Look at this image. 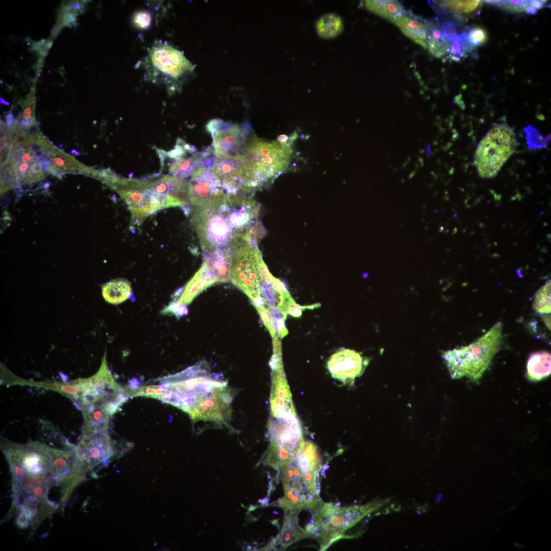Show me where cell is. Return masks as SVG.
<instances>
[{
  "mask_svg": "<svg viewBox=\"0 0 551 551\" xmlns=\"http://www.w3.org/2000/svg\"><path fill=\"white\" fill-rule=\"evenodd\" d=\"M260 210V203L243 193H225L215 202L191 209V224L203 252L230 247L254 232Z\"/></svg>",
  "mask_w": 551,
  "mask_h": 551,
  "instance_id": "6da1fadb",
  "label": "cell"
},
{
  "mask_svg": "<svg viewBox=\"0 0 551 551\" xmlns=\"http://www.w3.org/2000/svg\"><path fill=\"white\" fill-rule=\"evenodd\" d=\"M196 368L166 378L155 385L154 398L181 409L194 420L222 419L231 402L227 385Z\"/></svg>",
  "mask_w": 551,
  "mask_h": 551,
  "instance_id": "7a4b0ae2",
  "label": "cell"
},
{
  "mask_svg": "<svg viewBox=\"0 0 551 551\" xmlns=\"http://www.w3.org/2000/svg\"><path fill=\"white\" fill-rule=\"evenodd\" d=\"M21 460L13 463L14 485L18 503L25 510L27 507L49 505V490L56 487L68 496L69 492L80 480V470L69 466L64 458H57L52 461L39 454L30 452L24 454Z\"/></svg>",
  "mask_w": 551,
  "mask_h": 551,
  "instance_id": "3957f363",
  "label": "cell"
},
{
  "mask_svg": "<svg viewBox=\"0 0 551 551\" xmlns=\"http://www.w3.org/2000/svg\"><path fill=\"white\" fill-rule=\"evenodd\" d=\"M295 459L281 469L285 495L279 506L286 511L306 509L314 512L322 505L317 487V475L321 464L314 445L302 446Z\"/></svg>",
  "mask_w": 551,
  "mask_h": 551,
  "instance_id": "277c9868",
  "label": "cell"
},
{
  "mask_svg": "<svg viewBox=\"0 0 551 551\" xmlns=\"http://www.w3.org/2000/svg\"><path fill=\"white\" fill-rule=\"evenodd\" d=\"M281 137L273 141L255 135L248 137L242 154L244 193H253L272 182L287 169L292 152L291 145L288 137Z\"/></svg>",
  "mask_w": 551,
  "mask_h": 551,
  "instance_id": "5b68a950",
  "label": "cell"
},
{
  "mask_svg": "<svg viewBox=\"0 0 551 551\" xmlns=\"http://www.w3.org/2000/svg\"><path fill=\"white\" fill-rule=\"evenodd\" d=\"M230 248V280L256 307L260 303L263 287L273 277L263 262L254 232L239 239Z\"/></svg>",
  "mask_w": 551,
  "mask_h": 551,
  "instance_id": "8992f818",
  "label": "cell"
},
{
  "mask_svg": "<svg viewBox=\"0 0 551 551\" xmlns=\"http://www.w3.org/2000/svg\"><path fill=\"white\" fill-rule=\"evenodd\" d=\"M502 329L498 322L469 345L444 352L442 358L452 378L479 380L500 348Z\"/></svg>",
  "mask_w": 551,
  "mask_h": 551,
  "instance_id": "52a82bcc",
  "label": "cell"
},
{
  "mask_svg": "<svg viewBox=\"0 0 551 551\" xmlns=\"http://www.w3.org/2000/svg\"><path fill=\"white\" fill-rule=\"evenodd\" d=\"M389 500H375L365 505L347 507L323 504L313 512L312 521L307 526V530L317 538L320 550H324L336 541L344 538L347 530Z\"/></svg>",
  "mask_w": 551,
  "mask_h": 551,
  "instance_id": "ba28073f",
  "label": "cell"
},
{
  "mask_svg": "<svg viewBox=\"0 0 551 551\" xmlns=\"http://www.w3.org/2000/svg\"><path fill=\"white\" fill-rule=\"evenodd\" d=\"M518 144L514 129L506 123L494 125L478 144L474 163L479 176L491 178L515 152Z\"/></svg>",
  "mask_w": 551,
  "mask_h": 551,
  "instance_id": "9c48e42d",
  "label": "cell"
},
{
  "mask_svg": "<svg viewBox=\"0 0 551 551\" xmlns=\"http://www.w3.org/2000/svg\"><path fill=\"white\" fill-rule=\"evenodd\" d=\"M145 64L149 79L165 85L169 93L181 90L194 68L182 52L163 43L152 47Z\"/></svg>",
  "mask_w": 551,
  "mask_h": 551,
  "instance_id": "30bf717a",
  "label": "cell"
},
{
  "mask_svg": "<svg viewBox=\"0 0 551 551\" xmlns=\"http://www.w3.org/2000/svg\"><path fill=\"white\" fill-rule=\"evenodd\" d=\"M204 254L203 264L186 287L184 297L190 299L215 283L230 280V248L216 249Z\"/></svg>",
  "mask_w": 551,
  "mask_h": 551,
  "instance_id": "8fae6325",
  "label": "cell"
},
{
  "mask_svg": "<svg viewBox=\"0 0 551 551\" xmlns=\"http://www.w3.org/2000/svg\"><path fill=\"white\" fill-rule=\"evenodd\" d=\"M240 126L225 122L219 119L210 120L207 130L213 138L215 156H235L242 155L248 137V125Z\"/></svg>",
  "mask_w": 551,
  "mask_h": 551,
  "instance_id": "7c38bea8",
  "label": "cell"
},
{
  "mask_svg": "<svg viewBox=\"0 0 551 551\" xmlns=\"http://www.w3.org/2000/svg\"><path fill=\"white\" fill-rule=\"evenodd\" d=\"M222 182L211 166H204L195 171L188 181L187 214L192 208L201 207L222 197L225 194Z\"/></svg>",
  "mask_w": 551,
  "mask_h": 551,
  "instance_id": "4fadbf2b",
  "label": "cell"
},
{
  "mask_svg": "<svg viewBox=\"0 0 551 551\" xmlns=\"http://www.w3.org/2000/svg\"><path fill=\"white\" fill-rule=\"evenodd\" d=\"M213 171L222 182L227 194L244 193V163L242 155L216 157Z\"/></svg>",
  "mask_w": 551,
  "mask_h": 551,
  "instance_id": "5bb4252c",
  "label": "cell"
},
{
  "mask_svg": "<svg viewBox=\"0 0 551 551\" xmlns=\"http://www.w3.org/2000/svg\"><path fill=\"white\" fill-rule=\"evenodd\" d=\"M367 364V360L359 353L342 348L330 357L327 368L332 377L344 381L360 376Z\"/></svg>",
  "mask_w": 551,
  "mask_h": 551,
  "instance_id": "9a60e30c",
  "label": "cell"
},
{
  "mask_svg": "<svg viewBox=\"0 0 551 551\" xmlns=\"http://www.w3.org/2000/svg\"><path fill=\"white\" fill-rule=\"evenodd\" d=\"M45 145L41 151L42 155L49 161L48 171L51 173L59 174L65 172H79L97 178L99 171L85 166L55 147L49 142Z\"/></svg>",
  "mask_w": 551,
  "mask_h": 551,
  "instance_id": "2e32d148",
  "label": "cell"
},
{
  "mask_svg": "<svg viewBox=\"0 0 551 551\" xmlns=\"http://www.w3.org/2000/svg\"><path fill=\"white\" fill-rule=\"evenodd\" d=\"M216 159L213 147L195 152L188 158L180 157L173 159L169 166L170 175L186 179L204 166H212Z\"/></svg>",
  "mask_w": 551,
  "mask_h": 551,
  "instance_id": "e0dca14e",
  "label": "cell"
},
{
  "mask_svg": "<svg viewBox=\"0 0 551 551\" xmlns=\"http://www.w3.org/2000/svg\"><path fill=\"white\" fill-rule=\"evenodd\" d=\"M298 511H289L285 517L281 531L276 540V544L281 549H286L293 543L312 536V534L302 528L298 522Z\"/></svg>",
  "mask_w": 551,
  "mask_h": 551,
  "instance_id": "ac0fdd59",
  "label": "cell"
},
{
  "mask_svg": "<svg viewBox=\"0 0 551 551\" xmlns=\"http://www.w3.org/2000/svg\"><path fill=\"white\" fill-rule=\"evenodd\" d=\"M396 26L406 36L427 48V32L424 19L407 12Z\"/></svg>",
  "mask_w": 551,
  "mask_h": 551,
  "instance_id": "d6986e66",
  "label": "cell"
},
{
  "mask_svg": "<svg viewBox=\"0 0 551 551\" xmlns=\"http://www.w3.org/2000/svg\"><path fill=\"white\" fill-rule=\"evenodd\" d=\"M369 11L396 25L407 12L397 1H365Z\"/></svg>",
  "mask_w": 551,
  "mask_h": 551,
  "instance_id": "ffe728a7",
  "label": "cell"
},
{
  "mask_svg": "<svg viewBox=\"0 0 551 551\" xmlns=\"http://www.w3.org/2000/svg\"><path fill=\"white\" fill-rule=\"evenodd\" d=\"M550 354L539 352L532 354L528 361L527 374L532 381H539L550 374Z\"/></svg>",
  "mask_w": 551,
  "mask_h": 551,
  "instance_id": "44dd1931",
  "label": "cell"
},
{
  "mask_svg": "<svg viewBox=\"0 0 551 551\" xmlns=\"http://www.w3.org/2000/svg\"><path fill=\"white\" fill-rule=\"evenodd\" d=\"M131 292L129 282L123 280L110 282L105 285L102 290L105 299L113 304H118L126 300Z\"/></svg>",
  "mask_w": 551,
  "mask_h": 551,
  "instance_id": "7402d4cb",
  "label": "cell"
},
{
  "mask_svg": "<svg viewBox=\"0 0 551 551\" xmlns=\"http://www.w3.org/2000/svg\"><path fill=\"white\" fill-rule=\"evenodd\" d=\"M343 28L341 17L333 13L324 14L316 23L317 34L320 37L325 39L336 37L341 33Z\"/></svg>",
  "mask_w": 551,
  "mask_h": 551,
  "instance_id": "603a6c76",
  "label": "cell"
},
{
  "mask_svg": "<svg viewBox=\"0 0 551 551\" xmlns=\"http://www.w3.org/2000/svg\"><path fill=\"white\" fill-rule=\"evenodd\" d=\"M534 309L544 314L550 313V281H548L536 292L533 304Z\"/></svg>",
  "mask_w": 551,
  "mask_h": 551,
  "instance_id": "cb8c5ba5",
  "label": "cell"
},
{
  "mask_svg": "<svg viewBox=\"0 0 551 551\" xmlns=\"http://www.w3.org/2000/svg\"><path fill=\"white\" fill-rule=\"evenodd\" d=\"M480 3L479 1H446L434 2L433 6L435 10L441 11H448L457 13L469 12L474 10Z\"/></svg>",
  "mask_w": 551,
  "mask_h": 551,
  "instance_id": "d4e9b609",
  "label": "cell"
},
{
  "mask_svg": "<svg viewBox=\"0 0 551 551\" xmlns=\"http://www.w3.org/2000/svg\"><path fill=\"white\" fill-rule=\"evenodd\" d=\"M33 93H31V96L28 97L24 104L25 108L20 122V127L26 130L36 125L34 114L35 100Z\"/></svg>",
  "mask_w": 551,
  "mask_h": 551,
  "instance_id": "484cf974",
  "label": "cell"
},
{
  "mask_svg": "<svg viewBox=\"0 0 551 551\" xmlns=\"http://www.w3.org/2000/svg\"><path fill=\"white\" fill-rule=\"evenodd\" d=\"M157 151L161 156L174 159L183 157L187 152L193 153L195 152V150L194 146H190L181 138H178L173 149L168 152L163 149H158Z\"/></svg>",
  "mask_w": 551,
  "mask_h": 551,
  "instance_id": "4316f807",
  "label": "cell"
},
{
  "mask_svg": "<svg viewBox=\"0 0 551 551\" xmlns=\"http://www.w3.org/2000/svg\"><path fill=\"white\" fill-rule=\"evenodd\" d=\"M465 39L473 46H479L484 44L487 39V34L485 30L480 27L471 29L466 33Z\"/></svg>",
  "mask_w": 551,
  "mask_h": 551,
  "instance_id": "83f0119b",
  "label": "cell"
},
{
  "mask_svg": "<svg viewBox=\"0 0 551 551\" xmlns=\"http://www.w3.org/2000/svg\"><path fill=\"white\" fill-rule=\"evenodd\" d=\"M151 20L150 15L146 12H138L134 16V22L141 28L144 29L148 27L150 24Z\"/></svg>",
  "mask_w": 551,
  "mask_h": 551,
  "instance_id": "f1b7e54d",
  "label": "cell"
},
{
  "mask_svg": "<svg viewBox=\"0 0 551 551\" xmlns=\"http://www.w3.org/2000/svg\"><path fill=\"white\" fill-rule=\"evenodd\" d=\"M35 49L41 56H46L48 49L46 47V42L45 40H41L35 45Z\"/></svg>",
  "mask_w": 551,
  "mask_h": 551,
  "instance_id": "f546056e",
  "label": "cell"
},
{
  "mask_svg": "<svg viewBox=\"0 0 551 551\" xmlns=\"http://www.w3.org/2000/svg\"><path fill=\"white\" fill-rule=\"evenodd\" d=\"M62 27L61 19H59L51 31V35L55 38L59 34Z\"/></svg>",
  "mask_w": 551,
  "mask_h": 551,
  "instance_id": "4dcf8cb0",
  "label": "cell"
},
{
  "mask_svg": "<svg viewBox=\"0 0 551 551\" xmlns=\"http://www.w3.org/2000/svg\"><path fill=\"white\" fill-rule=\"evenodd\" d=\"M545 1H528L529 4L532 6L536 9H540L543 6V4L546 3Z\"/></svg>",
  "mask_w": 551,
  "mask_h": 551,
  "instance_id": "1f68e13d",
  "label": "cell"
},
{
  "mask_svg": "<svg viewBox=\"0 0 551 551\" xmlns=\"http://www.w3.org/2000/svg\"><path fill=\"white\" fill-rule=\"evenodd\" d=\"M524 10H525L526 13H528V14L535 15L537 12V10L535 8H534L530 4H529L527 7H526L525 8Z\"/></svg>",
  "mask_w": 551,
  "mask_h": 551,
  "instance_id": "d6a6232c",
  "label": "cell"
},
{
  "mask_svg": "<svg viewBox=\"0 0 551 551\" xmlns=\"http://www.w3.org/2000/svg\"><path fill=\"white\" fill-rule=\"evenodd\" d=\"M430 153H431V146H430V145H428L426 146V157H429L430 156Z\"/></svg>",
  "mask_w": 551,
  "mask_h": 551,
  "instance_id": "836d02e7",
  "label": "cell"
},
{
  "mask_svg": "<svg viewBox=\"0 0 551 551\" xmlns=\"http://www.w3.org/2000/svg\"><path fill=\"white\" fill-rule=\"evenodd\" d=\"M1 103H4V104H5V105H6V104H7V105H9V103H7V102H6L4 101V100H3V99H2V98H1Z\"/></svg>",
  "mask_w": 551,
  "mask_h": 551,
  "instance_id": "e575fe53",
  "label": "cell"
}]
</instances>
